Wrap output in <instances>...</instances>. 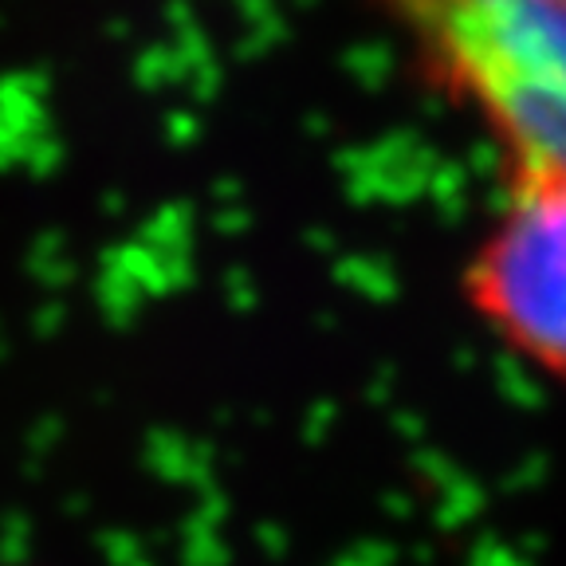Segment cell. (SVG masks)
<instances>
[{
    "label": "cell",
    "instance_id": "1",
    "mask_svg": "<svg viewBox=\"0 0 566 566\" xmlns=\"http://www.w3.org/2000/svg\"><path fill=\"white\" fill-rule=\"evenodd\" d=\"M413 75L492 138L500 174H566V0H374Z\"/></svg>",
    "mask_w": 566,
    "mask_h": 566
},
{
    "label": "cell",
    "instance_id": "2",
    "mask_svg": "<svg viewBox=\"0 0 566 566\" xmlns=\"http://www.w3.org/2000/svg\"><path fill=\"white\" fill-rule=\"evenodd\" d=\"M460 292L495 343L566 386V174L504 177V205L464 260Z\"/></svg>",
    "mask_w": 566,
    "mask_h": 566
}]
</instances>
